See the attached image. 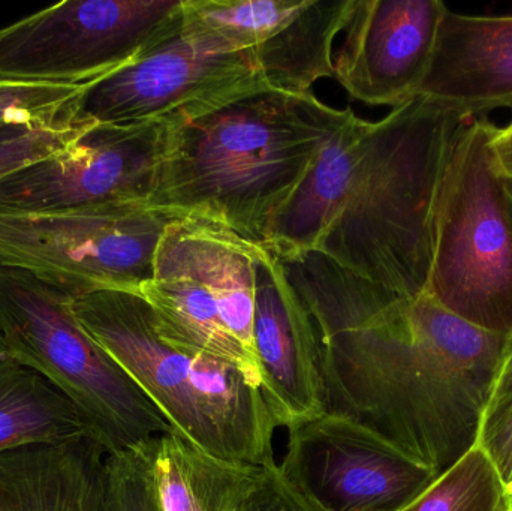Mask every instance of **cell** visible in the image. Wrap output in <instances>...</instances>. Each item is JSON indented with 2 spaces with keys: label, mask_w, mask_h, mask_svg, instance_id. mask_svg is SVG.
I'll use <instances>...</instances> for the list:
<instances>
[{
  "label": "cell",
  "mask_w": 512,
  "mask_h": 511,
  "mask_svg": "<svg viewBox=\"0 0 512 511\" xmlns=\"http://www.w3.org/2000/svg\"><path fill=\"white\" fill-rule=\"evenodd\" d=\"M276 255L315 327L327 411L436 477L477 446L505 335L457 317L429 291L405 299L319 252Z\"/></svg>",
  "instance_id": "1"
},
{
  "label": "cell",
  "mask_w": 512,
  "mask_h": 511,
  "mask_svg": "<svg viewBox=\"0 0 512 511\" xmlns=\"http://www.w3.org/2000/svg\"><path fill=\"white\" fill-rule=\"evenodd\" d=\"M469 122L423 96L378 122L354 114L276 216L264 246L316 251L397 296H420L432 272L442 180Z\"/></svg>",
  "instance_id": "2"
},
{
  "label": "cell",
  "mask_w": 512,
  "mask_h": 511,
  "mask_svg": "<svg viewBox=\"0 0 512 511\" xmlns=\"http://www.w3.org/2000/svg\"><path fill=\"white\" fill-rule=\"evenodd\" d=\"M354 116L258 86L168 125L153 206L264 245L328 141Z\"/></svg>",
  "instance_id": "3"
},
{
  "label": "cell",
  "mask_w": 512,
  "mask_h": 511,
  "mask_svg": "<svg viewBox=\"0 0 512 511\" xmlns=\"http://www.w3.org/2000/svg\"><path fill=\"white\" fill-rule=\"evenodd\" d=\"M74 312L180 437L225 461L274 464L279 426L262 390L231 366L165 342L140 294L93 291L74 297Z\"/></svg>",
  "instance_id": "4"
},
{
  "label": "cell",
  "mask_w": 512,
  "mask_h": 511,
  "mask_svg": "<svg viewBox=\"0 0 512 511\" xmlns=\"http://www.w3.org/2000/svg\"><path fill=\"white\" fill-rule=\"evenodd\" d=\"M0 330L6 357L63 393L108 455L177 434L84 329L74 312V297L66 291L24 270L0 267Z\"/></svg>",
  "instance_id": "5"
},
{
  "label": "cell",
  "mask_w": 512,
  "mask_h": 511,
  "mask_svg": "<svg viewBox=\"0 0 512 511\" xmlns=\"http://www.w3.org/2000/svg\"><path fill=\"white\" fill-rule=\"evenodd\" d=\"M495 126L471 120L451 153L439 192L427 291L487 332L512 329V222L493 153Z\"/></svg>",
  "instance_id": "6"
},
{
  "label": "cell",
  "mask_w": 512,
  "mask_h": 511,
  "mask_svg": "<svg viewBox=\"0 0 512 511\" xmlns=\"http://www.w3.org/2000/svg\"><path fill=\"white\" fill-rule=\"evenodd\" d=\"M179 216L152 203L95 212H0V267L32 273L72 297L141 294L159 242Z\"/></svg>",
  "instance_id": "7"
},
{
  "label": "cell",
  "mask_w": 512,
  "mask_h": 511,
  "mask_svg": "<svg viewBox=\"0 0 512 511\" xmlns=\"http://www.w3.org/2000/svg\"><path fill=\"white\" fill-rule=\"evenodd\" d=\"M183 0H68L0 29V83L90 84L182 21Z\"/></svg>",
  "instance_id": "8"
},
{
  "label": "cell",
  "mask_w": 512,
  "mask_h": 511,
  "mask_svg": "<svg viewBox=\"0 0 512 511\" xmlns=\"http://www.w3.org/2000/svg\"><path fill=\"white\" fill-rule=\"evenodd\" d=\"M258 86L267 84L251 54L222 47L182 17L134 62L87 84L68 114L78 126L171 125Z\"/></svg>",
  "instance_id": "9"
},
{
  "label": "cell",
  "mask_w": 512,
  "mask_h": 511,
  "mask_svg": "<svg viewBox=\"0 0 512 511\" xmlns=\"http://www.w3.org/2000/svg\"><path fill=\"white\" fill-rule=\"evenodd\" d=\"M168 125H95L65 152L0 179V212H95L152 203Z\"/></svg>",
  "instance_id": "10"
},
{
  "label": "cell",
  "mask_w": 512,
  "mask_h": 511,
  "mask_svg": "<svg viewBox=\"0 0 512 511\" xmlns=\"http://www.w3.org/2000/svg\"><path fill=\"white\" fill-rule=\"evenodd\" d=\"M286 477L322 511H400L438 477L343 414L289 429Z\"/></svg>",
  "instance_id": "11"
},
{
  "label": "cell",
  "mask_w": 512,
  "mask_h": 511,
  "mask_svg": "<svg viewBox=\"0 0 512 511\" xmlns=\"http://www.w3.org/2000/svg\"><path fill=\"white\" fill-rule=\"evenodd\" d=\"M352 0H183V23L251 54L271 89L312 93L334 78L333 45Z\"/></svg>",
  "instance_id": "12"
},
{
  "label": "cell",
  "mask_w": 512,
  "mask_h": 511,
  "mask_svg": "<svg viewBox=\"0 0 512 511\" xmlns=\"http://www.w3.org/2000/svg\"><path fill=\"white\" fill-rule=\"evenodd\" d=\"M448 6L441 0H352L333 54L334 78L355 101L396 108L420 92Z\"/></svg>",
  "instance_id": "13"
},
{
  "label": "cell",
  "mask_w": 512,
  "mask_h": 511,
  "mask_svg": "<svg viewBox=\"0 0 512 511\" xmlns=\"http://www.w3.org/2000/svg\"><path fill=\"white\" fill-rule=\"evenodd\" d=\"M254 347L277 426L289 431L327 413L315 327L279 257L264 245L255 258Z\"/></svg>",
  "instance_id": "14"
},
{
  "label": "cell",
  "mask_w": 512,
  "mask_h": 511,
  "mask_svg": "<svg viewBox=\"0 0 512 511\" xmlns=\"http://www.w3.org/2000/svg\"><path fill=\"white\" fill-rule=\"evenodd\" d=\"M418 96L468 120L512 110V15L448 8Z\"/></svg>",
  "instance_id": "15"
},
{
  "label": "cell",
  "mask_w": 512,
  "mask_h": 511,
  "mask_svg": "<svg viewBox=\"0 0 512 511\" xmlns=\"http://www.w3.org/2000/svg\"><path fill=\"white\" fill-rule=\"evenodd\" d=\"M176 221L159 242L155 273L140 294L152 309L156 330L173 347L231 366L261 389L258 363L225 326L218 302L192 263Z\"/></svg>",
  "instance_id": "16"
},
{
  "label": "cell",
  "mask_w": 512,
  "mask_h": 511,
  "mask_svg": "<svg viewBox=\"0 0 512 511\" xmlns=\"http://www.w3.org/2000/svg\"><path fill=\"white\" fill-rule=\"evenodd\" d=\"M108 452L90 437L0 455V511H102Z\"/></svg>",
  "instance_id": "17"
},
{
  "label": "cell",
  "mask_w": 512,
  "mask_h": 511,
  "mask_svg": "<svg viewBox=\"0 0 512 511\" xmlns=\"http://www.w3.org/2000/svg\"><path fill=\"white\" fill-rule=\"evenodd\" d=\"M264 468L225 461L177 434L153 440V471L164 511H240Z\"/></svg>",
  "instance_id": "18"
},
{
  "label": "cell",
  "mask_w": 512,
  "mask_h": 511,
  "mask_svg": "<svg viewBox=\"0 0 512 511\" xmlns=\"http://www.w3.org/2000/svg\"><path fill=\"white\" fill-rule=\"evenodd\" d=\"M90 435L77 408L32 369L0 360V455Z\"/></svg>",
  "instance_id": "19"
},
{
  "label": "cell",
  "mask_w": 512,
  "mask_h": 511,
  "mask_svg": "<svg viewBox=\"0 0 512 511\" xmlns=\"http://www.w3.org/2000/svg\"><path fill=\"white\" fill-rule=\"evenodd\" d=\"M400 511H512L507 486L480 444Z\"/></svg>",
  "instance_id": "20"
},
{
  "label": "cell",
  "mask_w": 512,
  "mask_h": 511,
  "mask_svg": "<svg viewBox=\"0 0 512 511\" xmlns=\"http://www.w3.org/2000/svg\"><path fill=\"white\" fill-rule=\"evenodd\" d=\"M153 440L107 455L102 511H164L153 471Z\"/></svg>",
  "instance_id": "21"
},
{
  "label": "cell",
  "mask_w": 512,
  "mask_h": 511,
  "mask_svg": "<svg viewBox=\"0 0 512 511\" xmlns=\"http://www.w3.org/2000/svg\"><path fill=\"white\" fill-rule=\"evenodd\" d=\"M86 86L0 83V128L9 125H75L69 117L68 105Z\"/></svg>",
  "instance_id": "22"
},
{
  "label": "cell",
  "mask_w": 512,
  "mask_h": 511,
  "mask_svg": "<svg viewBox=\"0 0 512 511\" xmlns=\"http://www.w3.org/2000/svg\"><path fill=\"white\" fill-rule=\"evenodd\" d=\"M92 126L9 125L0 128V179L24 165L65 152Z\"/></svg>",
  "instance_id": "23"
},
{
  "label": "cell",
  "mask_w": 512,
  "mask_h": 511,
  "mask_svg": "<svg viewBox=\"0 0 512 511\" xmlns=\"http://www.w3.org/2000/svg\"><path fill=\"white\" fill-rule=\"evenodd\" d=\"M240 511H322L280 470L279 464H268L264 476Z\"/></svg>",
  "instance_id": "24"
},
{
  "label": "cell",
  "mask_w": 512,
  "mask_h": 511,
  "mask_svg": "<svg viewBox=\"0 0 512 511\" xmlns=\"http://www.w3.org/2000/svg\"><path fill=\"white\" fill-rule=\"evenodd\" d=\"M478 444L507 486L512 474V396L484 419Z\"/></svg>",
  "instance_id": "25"
},
{
  "label": "cell",
  "mask_w": 512,
  "mask_h": 511,
  "mask_svg": "<svg viewBox=\"0 0 512 511\" xmlns=\"http://www.w3.org/2000/svg\"><path fill=\"white\" fill-rule=\"evenodd\" d=\"M512 396V329L505 335L504 347H502L501 359H499L498 374H496L495 386L487 405L486 417L501 407ZM484 417V419H486Z\"/></svg>",
  "instance_id": "26"
},
{
  "label": "cell",
  "mask_w": 512,
  "mask_h": 511,
  "mask_svg": "<svg viewBox=\"0 0 512 511\" xmlns=\"http://www.w3.org/2000/svg\"><path fill=\"white\" fill-rule=\"evenodd\" d=\"M493 153L502 174L512 176V120L504 128L495 126L492 138Z\"/></svg>",
  "instance_id": "27"
},
{
  "label": "cell",
  "mask_w": 512,
  "mask_h": 511,
  "mask_svg": "<svg viewBox=\"0 0 512 511\" xmlns=\"http://www.w3.org/2000/svg\"><path fill=\"white\" fill-rule=\"evenodd\" d=\"M502 185H504L505 198H507V204H508V212H510V218H511V222H512V176H511V174H502Z\"/></svg>",
  "instance_id": "28"
},
{
  "label": "cell",
  "mask_w": 512,
  "mask_h": 511,
  "mask_svg": "<svg viewBox=\"0 0 512 511\" xmlns=\"http://www.w3.org/2000/svg\"><path fill=\"white\" fill-rule=\"evenodd\" d=\"M6 357L5 341H3L2 330H0V360Z\"/></svg>",
  "instance_id": "29"
},
{
  "label": "cell",
  "mask_w": 512,
  "mask_h": 511,
  "mask_svg": "<svg viewBox=\"0 0 512 511\" xmlns=\"http://www.w3.org/2000/svg\"><path fill=\"white\" fill-rule=\"evenodd\" d=\"M507 491H508V495H510V501H511V506H512V474H511L510 480H508V483H507Z\"/></svg>",
  "instance_id": "30"
}]
</instances>
